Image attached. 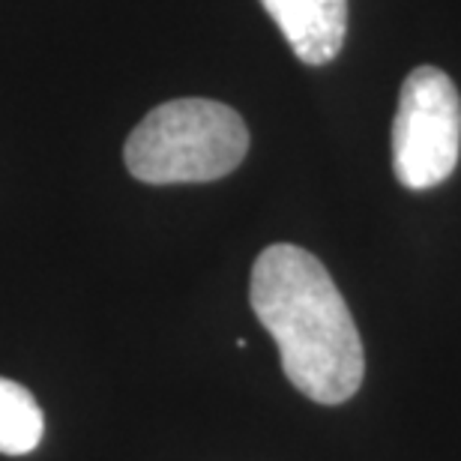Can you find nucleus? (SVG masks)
<instances>
[{"label":"nucleus","instance_id":"nucleus-1","mask_svg":"<svg viewBox=\"0 0 461 461\" xmlns=\"http://www.w3.org/2000/svg\"><path fill=\"white\" fill-rule=\"evenodd\" d=\"M258 321L276 339L285 377L318 404H345L366 375L363 339L333 276L315 255L276 243L249 285Z\"/></svg>","mask_w":461,"mask_h":461},{"label":"nucleus","instance_id":"nucleus-2","mask_svg":"<svg viewBox=\"0 0 461 461\" xmlns=\"http://www.w3.org/2000/svg\"><path fill=\"white\" fill-rule=\"evenodd\" d=\"M249 153V129L216 99H171L132 129L123 147L129 174L150 186L228 177Z\"/></svg>","mask_w":461,"mask_h":461},{"label":"nucleus","instance_id":"nucleus-3","mask_svg":"<svg viewBox=\"0 0 461 461\" xmlns=\"http://www.w3.org/2000/svg\"><path fill=\"white\" fill-rule=\"evenodd\" d=\"M461 156V99L438 67H417L404 78L393 120V171L404 189L440 186Z\"/></svg>","mask_w":461,"mask_h":461},{"label":"nucleus","instance_id":"nucleus-4","mask_svg":"<svg viewBox=\"0 0 461 461\" xmlns=\"http://www.w3.org/2000/svg\"><path fill=\"white\" fill-rule=\"evenodd\" d=\"M285 42L309 67L336 60L348 33V0H261Z\"/></svg>","mask_w":461,"mask_h":461},{"label":"nucleus","instance_id":"nucleus-5","mask_svg":"<svg viewBox=\"0 0 461 461\" xmlns=\"http://www.w3.org/2000/svg\"><path fill=\"white\" fill-rule=\"evenodd\" d=\"M45 420L40 404L22 384L0 377V453L27 456L40 447Z\"/></svg>","mask_w":461,"mask_h":461}]
</instances>
